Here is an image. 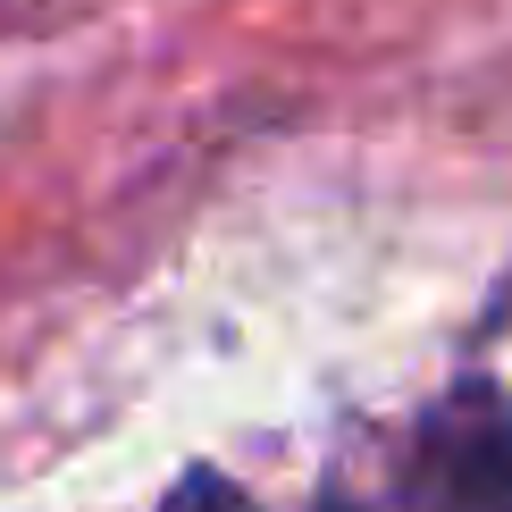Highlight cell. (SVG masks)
I'll use <instances>...</instances> for the list:
<instances>
[{
  "instance_id": "cell-1",
  "label": "cell",
  "mask_w": 512,
  "mask_h": 512,
  "mask_svg": "<svg viewBox=\"0 0 512 512\" xmlns=\"http://www.w3.org/2000/svg\"><path fill=\"white\" fill-rule=\"evenodd\" d=\"M387 512H512V395H445L403 445Z\"/></svg>"
},
{
  "instance_id": "cell-2",
  "label": "cell",
  "mask_w": 512,
  "mask_h": 512,
  "mask_svg": "<svg viewBox=\"0 0 512 512\" xmlns=\"http://www.w3.org/2000/svg\"><path fill=\"white\" fill-rule=\"evenodd\" d=\"M168 512H261V504H252L244 487H227V479H210V471H202V479H185L177 496H168Z\"/></svg>"
}]
</instances>
